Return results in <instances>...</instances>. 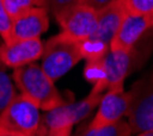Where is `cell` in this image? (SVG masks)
<instances>
[{"mask_svg":"<svg viewBox=\"0 0 153 136\" xmlns=\"http://www.w3.org/2000/svg\"><path fill=\"white\" fill-rule=\"evenodd\" d=\"M49 27V11L45 7H30L13 18V40L40 38Z\"/></svg>","mask_w":153,"mask_h":136,"instance_id":"30bf717a","label":"cell"},{"mask_svg":"<svg viewBox=\"0 0 153 136\" xmlns=\"http://www.w3.org/2000/svg\"><path fill=\"white\" fill-rule=\"evenodd\" d=\"M48 0H3L4 7L11 16H16L30 7H45Z\"/></svg>","mask_w":153,"mask_h":136,"instance_id":"2e32d148","label":"cell"},{"mask_svg":"<svg viewBox=\"0 0 153 136\" xmlns=\"http://www.w3.org/2000/svg\"><path fill=\"white\" fill-rule=\"evenodd\" d=\"M102 60L107 74V85H108L107 90H114V91L124 90V80L134 70V61L137 60L135 51L134 49L120 51L109 48Z\"/></svg>","mask_w":153,"mask_h":136,"instance_id":"52a82bcc","label":"cell"},{"mask_svg":"<svg viewBox=\"0 0 153 136\" xmlns=\"http://www.w3.org/2000/svg\"><path fill=\"white\" fill-rule=\"evenodd\" d=\"M78 135H85V136H130L133 135L130 128V124L127 120H120L115 121V123L104 124L96 128H82L78 131Z\"/></svg>","mask_w":153,"mask_h":136,"instance_id":"4fadbf2b","label":"cell"},{"mask_svg":"<svg viewBox=\"0 0 153 136\" xmlns=\"http://www.w3.org/2000/svg\"><path fill=\"white\" fill-rule=\"evenodd\" d=\"M75 124L78 121L73 102H64L51 110H45V114L41 116L42 135L68 136Z\"/></svg>","mask_w":153,"mask_h":136,"instance_id":"8fae6325","label":"cell"},{"mask_svg":"<svg viewBox=\"0 0 153 136\" xmlns=\"http://www.w3.org/2000/svg\"><path fill=\"white\" fill-rule=\"evenodd\" d=\"M130 105V93L128 91H114L107 90L104 91L99 105L97 113L85 128H96L104 124L115 123L126 116Z\"/></svg>","mask_w":153,"mask_h":136,"instance_id":"9c48e42d","label":"cell"},{"mask_svg":"<svg viewBox=\"0 0 153 136\" xmlns=\"http://www.w3.org/2000/svg\"><path fill=\"white\" fill-rule=\"evenodd\" d=\"M127 121L133 135L153 136V70L133 85Z\"/></svg>","mask_w":153,"mask_h":136,"instance_id":"3957f363","label":"cell"},{"mask_svg":"<svg viewBox=\"0 0 153 136\" xmlns=\"http://www.w3.org/2000/svg\"><path fill=\"white\" fill-rule=\"evenodd\" d=\"M150 29H153L152 16L126 12L109 48L120 49V51L134 49L137 42L142 38V35L146 34V32Z\"/></svg>","mask_w":153,"mask_h":136,"instance_id":"ba28073f","label":"cell"},{"mask_svg":"<svg viewBox=\"0 0 153 136\" xmlns=\"http://www.w3.org/2000/svg\"><path fill=\"white\" fill-rule=\"evenodd\" d=\"M41 109L26 97L16 94L14 99L0 112V136L42 135Z\"/></svg>","mask_w":153,"mask_h":136,"instance_id":"7a4b0ae2","label":"cell"},{"mask_svg":"<svg viewBox=\"0 0 153 136\" xmlns=\"http://www.w3.org/2000/svg\"><path fill=\"white\" fill-rule=\"evenodd\" d=\"M127 12L153 18V0H122Z\"/></svg>","mask_w":153,"mask_h":136,"instance_id":"ac0fdd59","label":"cell"},{"mask_svg":"<svg viewBox=\"0 0 153 136\" xmlns=\"http://www.w3.org/2000/svg\"><path fill=\"white\" fill-rule=\"evenodd\" d=\"M1 67H3V64H1V60H0V68H1Z\"/></svg>","mask_w":153,"mask_h":136,"instance_id":"44dd1931","label":"cell"},{"mask_svg":"<svg viewBox=\"0 0 153 136\" xmlns=\"http://www.w3.org/2000/svg\"><path fill=\"white\" fill-rule=\"evenodd\" d=\"M16 95V86H14L13 79L7 75L4 68H0V112L4 110L6 106Z\"/></svg>","mask_w":153,"mask_h":136,"instance_id":"9a60e30c","label":"cell"},{"mask_svg":"<svg viewBox=\"0 0 153 136\" xmlns=\"http://www.w3.org/2000/svg\"><path fill=\"white\" fill-rule=\"evenodd\" d=\"M79 1H82V3L88 4L89 7H92V8H94L96 11H99L100 8H102V7H105L107 4H109L111 1H114V0H79Z\"/></svg>","mask_w":153,"mask_h":136,"instance_id":"ffe728a7","label":"cell"},{"mask_svg":"<svg viewBox=\"0 0 153 136\" xmlns=\"http://www.w3.org/2000/svg\"><path fill=\"white\" fill-rule=\"evenodd\" d=\"M41 68L53 82L66 75L75 64L82 60L78 41L59 33L44 44L41 54Z\"/></svg>","mask_w":153,"mask_h":136,"instance_id":"277c9868","label":"cell"},{"mask_svg":"<svg viewBox=\"0 0 153 136\" xmlns=\"http://www.w3.org/2000/svg\"><path fill=\"white\" fill-rule=\"evenodd\" d=\"M44 42L40 38L13 40L8 44L0 45V60L4 67L16 68L25 64L34 63L42 54Z\"/></svg>","mask_w":153,"mask_h":136,"instance_id":"8992f818","label":"cell"},{"mask_svg":"<svg viewBox=\"0 0 153 136\" xmlns=\"http://www.w3.org/2000/svg\"><path fill=\"white\" fill-rule=\"evenodd\" d=\"M0 37L4 44L13 41V16L6 10L3 0H0Z\"/></svg>","mask_w":153,"mask_h":136,"instance_id":"e0dca14e","label":"cell"},{"mask_svg":"<svg viewBox=\"0 0 153 136\" xmlns=\"http://www.w3.org/2000/svg\"><path fill=\"white\" fill-rule=\"evenodd\" d=\"M13 80L16 89L32 99L41 110H51L64 104V98L56 89L55 82L34 63L14 68Z\"/></svg>","mask_w":153,"mask_h":136,"instance_id":"6da1fadb","label":"cell"},{"mask_svg":"<svg viewBox=\"0 0 153 136\" xmlns=\"http://www.w3.org/2000/svg\"><path fill=\"white\" fill-rule=\"evenodd\" d=\"M126 12L127 11L124 8L122 0H114L105 7L100 8L97 11V26L90 37L107 45H111Z\"/></svg>","mask_w":153,"mask_h":136,"instance_id":"7c38bea8","label":"cell"},{"mask_svg":"<svg viewBox=\"0 0 153 136\" xmlns=\"http://www.w3.org/2000/svg\"><path fill=\"white\" fill-rule=\"evenodd\" d=\"M75 1L76 0H48L47 10L55 16L57 12H60L62 10H64L66 7L71 6V4L75 3Z\"/></svg>","mask_w":153,"mask_h":136,"instance_id":"d6986e66","label":"cell"},{"mask_svg":"<svg viewBox=\"0 0 153 136\" xmlns=\"http://www.w3.org/2000/svg\"><path fill=\"white\" fill-rule=\"evenodd\" d=\"M60 26V33L74 41L89 38L97 26V11L76 0L55 15Z\"/></svg>","mask_w":153,"mask_h":136,"instance_id":"5b68a950","label":"cell"},{"mask_svg":"<svg viewBox=\"0 0 153 136\" xmlns=\"http://www.w3.org/2000/svg\"><path fill=\"white\" fill-rule=\"evenodd\" d=\"M78 48H79L81 56L85 60H96V59H101L105 56V53L109 51V45L99 41L93 37L85 38L78 41Z\"/></svg>","mask_w":153,"mask_h":136,"instance_id":"5bb4252c","label":"cell"}]
</instances>
